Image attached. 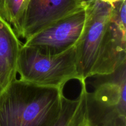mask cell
I'll return each instance as SVG.
<instances>
[{"label":"cell","instance_id":"cell-12","mask_svg":"<svg viewBox=\"0 0 126 126\" xmlns=\"http://www.w3.org/2000/svg\"><path fill=\"white\" fill-rule=\"evenodd\" d=\"M79 1L82 4V7L84 9H86L88 7H89L96 0H79Z\"/></svg>","mask_w":126,"mask_h":126},{"label":"cell","instance_id":"cell-13","mask_svg":"<svg viewBox=\"0 0 126 126\" xmlns=\"http://www.w3.org/2000/svg\"><path fill=\"white\" fill-rule=\"evenodd\" d=\"M100 1H103V2H106V3H108L109 4L111 5V6H114L116 2H119L121 0H100Z\"/></svg>","mask_w":126,"mask_h":126},{"label":"cell","instance_id":"cell-8","mask_svg":"<svg viewBox=\"0 0 126 126\" xmlns=\"http://www.w3.org/2000/svg\"><path fill=\"white\" fill-rule=\"evenodd\" d=\"M22 44L11 26L0 16V86L1 91L16 79Z\"/></svg>","mask_w":126,"mask_h":126},{"label":"cell","instance_id":"cell-14","mask_svg":"<svg viewBox=\"0 0 126 126\" xmlns=\"http://www.w3.org/2000/svg\"><path fill=\"white\" fill-rule=\"evenodd\" d=\"M84 126H91V125L89 123V122H88V121H87V122H86V124L84 125Z\"/></svg>","mask_w":126,"mask_h":126},{"label":"cell","instance_id":"cell-3","mask_svg":"<svg viewBox=\"0 0 126 126\" xmlns=\"http://www.w3.org/2000/svg\"><path fill=\"white\" fill-rule=\"evenodd\" d=\"M113 6L100 0H96L86 9L84 29L76 44L80 84L86 82L89 77L95 76Z\"/></svg>","mask_w":126,"mask_h":126},{"label":"cell","instance_id":"cell-1","mask_svg":"<svg viewBox=\"0 0 126 126\" xmlns=\"http://www.w3.org/2000/svg\"><path fill=\"white\" fill-rule=\"evenodd\" d=\"M63 91L15 79L0 92V126H50L61 112Z\"/></svg>","mask_w":126,"mask_h":126},{"label":"cell","instance_id":"cell-11","mask_svg":"<svg viewBox=\"0 0 126 126\" xmlns=\"http://www.w3.org/2000/svg\"><path fill=\"white\" fill-rule=\"evenodd\" d=\"M87 121L92 126H126V116L121 115H105Z\"/></svg>","mask_w":126,"mask_h":126},{"label":"cell","instance_id":"cell-10","mask_svg":"<svg viewBox=\"0 0 126 126\" xmlns=\"http://www.w3.org/2000/svg\"><path fill=\"white\" fill-rule=\"evenodd\" d=\"M29 0H0V16L18 38L22 37L23 20Z\"/></svg>","mask_w":126,"mask_h":126},{"label":"cell","instance_id":"cell-6","mask_svg":"<svg viewBox=\"0 0 126 126\" xmlns=\"http://www.w3.org/2000/svg\"><path fill=\"white\" fill-rule=\"evenodd\" d=\"M124 63H126V0H121L113 6L95 76L111 74Z\"/></svg>","mask_w":126,"mask_h":126},{"label":"cell","instance_id":"cell-2","mask_svg":"<svg viewBox=\"0 0 126 126\" xmlns=\"http://www.w3.org/2000/svg\"><path fill=\"white\" fill-rule=\"evenodd\" d=\"M17 73L20 79L27 82L63 90L68 82H80L76 44L59 54H48L22 44Z\"/></svg>","mask_w":126,"mask_h":126},{"label":"cell","instance_id":"cell-5","mask_svg":"<svg viewBox=\"0 0 126 126\" xmlns=\"http://www.w3.org/2000/svg\"><path fill=\"white\" fill-rule=\"evenodd\" d=\"M100 76L87 93L88 119L107 114L126 116V63L113 73Z\"/></svg>","mask_w":126,"mask_h":126},{"label":"cell","instance_id":"cell-4","mask_svg":"<svg viewBox=\"0 0 126 126\" xmlns=\"http://www.w3.org/2000/svg\"><path fill=\"white\" fill-rule=\"evenodd\" d=\"M86 17V9L79 10L35 33L23 44L44 54H56L65 51L79 42Z\"/></svg>","mask_w":126,"mask_h":126},{"label":"cell","instance_id":"cell-15","mask_svg":"<svg viewBox=\"0 0 126 126\" xmlns=\"http://www.w3.org/2000/svg\"><path fill=\"white\" fill-rule=\"evenodd\" d=\"M1 91V86H0V92Z\"/></svg>","mask_w":126,"mask_h":126},{"label":"cell","instance_id":"cell-9","mask_svg":"<svg viewBox=\"0 0 126 126\" xmlns=\"http://www.w3.org/2000/svg\"><path fill=\"white\" fill-rule=\"evenodd\" d=\"M81 90L75 99L64 96L61 112L50 126H84L88 117L87 93L86 82L81 83Z\"/></svg>","mask_w":126,"mask_h":126},{"label":"cell","instance_id":"cell-7","mask_svg":"<svg viewBox=\"0 0 126 126\" xmlns=\"http://www.w3.org/2000/svg\"><path fill=\"white\" fill-rule=\"evenodd\" d=\"M81 9L79 0H29L22 38L27 40L52 23Z\"/></svg>","mask_w":126,"mask_h":126}]
</instances>
